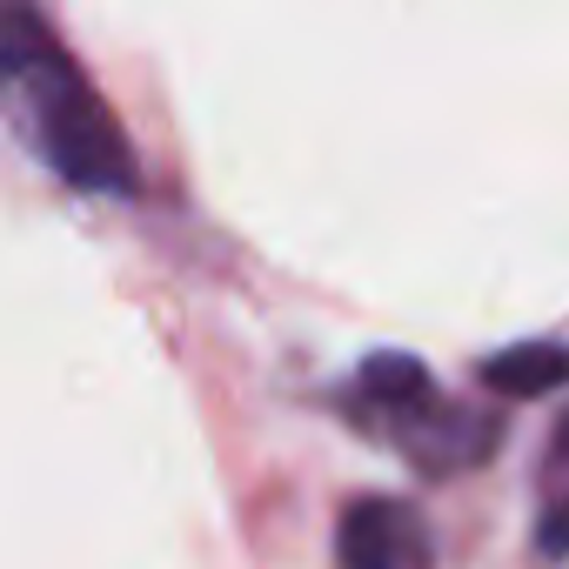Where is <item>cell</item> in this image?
Returning <instances> with one entry per match:
<instances>
[{"mask_svg": "<svg viewBox=\"0 0 569 569\" xmlns=\"http://www.w3.org/2000/svg\"><path fill=\"white\" fill-rule=\"evenodd\" d=\"M0 74L28 101L48 168L88 194H134V148L88 74L68 61L54 28L28 8H0Z\"/></svg>", "mask_w": 569, "mask_h": 569, "instance_id": "6da1fadb", "label": "cell"}, {"mask_svg": "<svg viewBox=\"0 0 569 569\" xmlns=\"http://www.w3.org/2000/svg\"><path fill=\"white\" fill-rule=\"evenodd\" d=\"M356 422L382 442H396L416 469L429 476H456V469H476L496 456V436L502 422L496 416H476L462 402H449L436 389V376L416 362V356H369L356 369V396H349Z\"/></svg>", "mask_w": 569, "mask_h": 569, "instance_id": "7a4b0ae2", "label": "cell"}, {"mask_svg": "<svg viewBox=\"0 0 569 569\" xmlns=\"http://www.w3.org/2000/svg\"><path fill=\"white\" fill-rule=\"evenodd\" d=\"M422 522L402 496H356L336 529V569H416Z\"/></svg>", "mask_w": 569, "mask_h": 569, "instance_id": "3957f363", "label": "cell"}, {"mask_svg": "<svg viewBox=\"0 0 569 569\" xmlns=\"http://www.w3.org/2000/svg\"><path fill=\"white\" fill-rule=\"evenodd\" d=\"M569 382V342H516V349H496L482 362V389L496 396H549Z\"/></svg>", "mask_w": 569, "mask_h": 569, "instance_id": "277c9868", "label": "cell"}, {"mask_svg": "<svg viewBox=\"0 0 569 569\" xmlns=\"http://www.w3.org/2000/svg\"><path fill=\"white\" fill-rule=\"evenodd\" d=\"M536 549L569 556V416L556 422L542 469H536Z\"/></svg>", "mask_w": 569, "mask_h": 569, "instance_id": "5b68a950", "label": "cell"}]
</instances>
